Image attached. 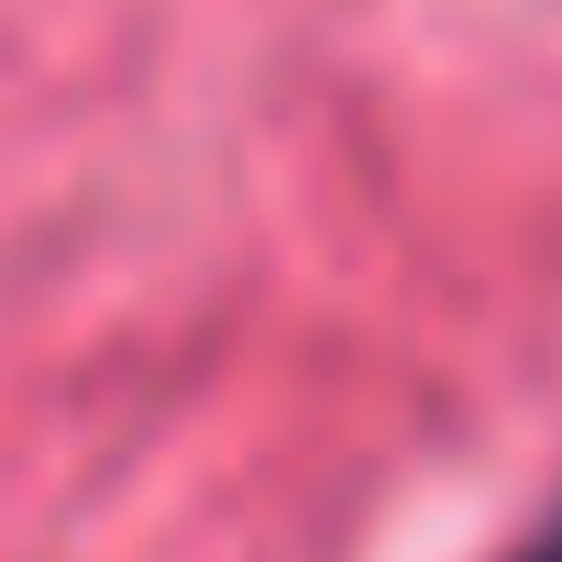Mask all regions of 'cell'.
Listing matches in <instances>:
<instances>
[{
  "mask_svg": "<svg viewBox=\"0 0 562 562\" xmlns=\"http://www.w3.org/2000/svg\"><path fill=\"white\" fill-rule=\"evenodd\" d=\"M518 562H562V518H551V529H540V540H529Z\"/></svg>",
  "mask_w": 562,
  "mask_h": 562,
  "instance_id": "obj_1",
  "label": "cell"
}]
</instances>
